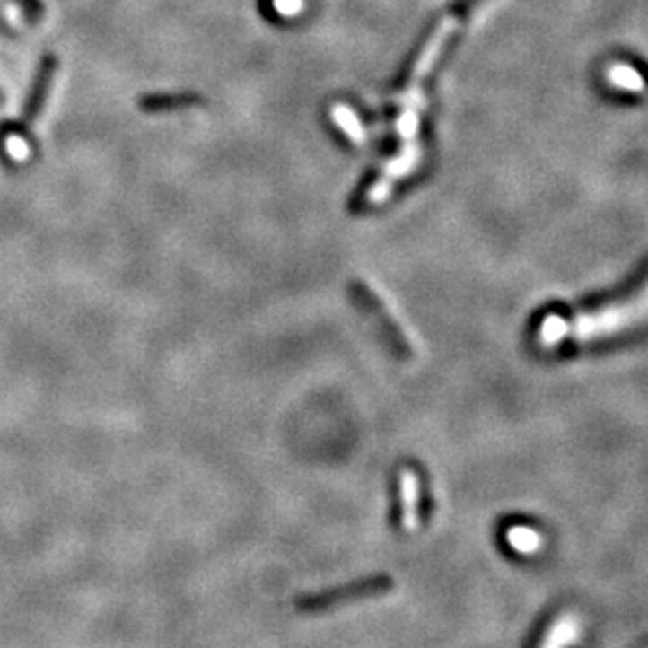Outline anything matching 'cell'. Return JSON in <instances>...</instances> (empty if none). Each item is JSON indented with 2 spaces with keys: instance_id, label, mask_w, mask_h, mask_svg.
Here are the masks:
<instances>
[{
  "instance_id": "6da1fadb",
  "label": "cell",
  "mask_w": 648,
  "mask_h": 648,
  "mask_svg": "<svg viewBox=\"0 0 648 648\" xmlns=\"http://www.w3.org/2000/svg\"><path fill=\"white\" fill-rule=\"evenodd\" d=\"M648 318V276L634 285L623 295L596 303L590 310H579L571 316L547 314L537 328V341L546 347L565 341H596L610 335L629 331Z\"/></svg>"
},
{
  "instance_id": "5b68a950",
  "label": "cell",
  "mask_w": 648,
  "mask_h": 648,
  "mask_svg": "<svg viewBox=\"0 0 648 648\" xmlns=\"http://www.w3.org/2000/svg\"><path fill=\"white\" fill-rule=\"evenodd\" d=\"M137 103L142 112L158 114V112H171V109L205 106V100L198 93H173V95L152 93V95H144Z\"/></svg>"
},
{
  "instance_id": "3957f363",
  "label": "cell",
  "mask_w": 648,
  "mask_h": 648,
  "mask_svg": "<svg viewBox=\"0 0 648 648\" xmlns=\"http://www.w3.org/2000/svg\"><path fill=\"white\" fill-rule=\"evenodd\" d=\"M350 297L354 305H356L369 320L375 322L379 335H381L388 350H392L396 354V358L411 360L415 356V347L411 344V339H408V335L402 331V327L394 318L392 311L388 310L383 299L379 297L369 285L363 283V280H352Z\"/></svg>"
},
{
  "instance_id": "7a4b0ae2",
  "label": "cell",
  "mask_w": 648,
  "mask_h": 648,
  "mask_svg": "<svg viewBox=\"0 0 648 648\" xmlns=\"http://www.w3.org/2000/svg\"><path fill=\"white\" fill-rule=\"evenodd\" d=\"M392 590H394V579L385 573H375V574H366V577L347 581L344 585H335V588L314 591V594L299 596L295 598V602H293V607H295L299 615H324L346 607V604L385 596Z\"/></svg>"
},
{
  "instance_id": "8fae6325",
  "label": "cell",
  "mask_w": 648,
  "mask_h": 648,
  "mask_svg": "<svg viewBox=\"0 0 648 648\" xmlns=\"http://www.w3.org/2000/svg\"><path fill=\"white\" fill-rule=\"evenodd\" d=\"M17 4L22 7L23 17H26L28 23H36L42 17V13H45V4H42L40 0H17Z\"/></svg>"
},
{
  "instance_id": "8992f818",
  "label": "cell",
  "mask_w": 648,
  "mask_h": 648,
  "mask_svg": "<svg viewBox=\"0 0 648 648\" xmlns=\"http://www.w3.org/2000/svg\"><path fill=\"white\" fill-rule=\"evenodd\" d=\"M390 527L396 535L407 533V486L402 474L390 482Z\"/></svg>"
},
{
  "instance_id": "ba28073f",
  "label": "cell",
  "mask_w": 648,
  "mask_h": 648,
  "mask_svg": "<svg viewBox=\"0 0 648 648\" xmlns=\"http://www.w3.org/2000/svg\"><path fill=\"white\" fill-rule=\"evenodd\" d=\"M333 118H335V122H337V127L341 128V131H344L354 144L363 145L366 142L364 128H363V125H360L356 114H354L350 108H347V106H335L333 108Z\"/></svg>"
},
{
  "instance_id": "52a82bcc",
  "label": "cell",
  "mask_w": 648,
  "mask_h": 648,
  "mask_svg": "<svg viewBox=\"0 0 648 648\" xmlns=\"http://www.w3.org/2000/svg\"><path fill=\"white\" fill-rule=\"evenodd\" d=\"M507 543L521 554H535L543 546V537L529 527H513L507 533Z\"/></svg>"
},
{
  "instance_id": "30bf717a",
  "label": "cell",
  "mask_w": 648,
  "mask_h": 648,
  "mask_svg": "<svg viewBox=\"0 0 648 648\" xmlns=\"http://www.w3.org/2000/svg\"><path fill=\"white\" fill-rule=\"evenodd\" d=\"M574 635H577V621L565 619L556 626L552 632H549L546 640V648H562V644L571 642Z\"/></svg>"
},
{
  "instance_id": "277c9868",
  "label": "cell",
  "mask_w": 648,
  "mask_h": 648,
  "mask_svg": "<svg viewBox=\"0 0 648 648\" xmlns=\"http://www.w3.org/2000/svg\"><path fill=\"white\" fill-rule=\"evenodd\" d=\"M59 59L55 53H45L40 57L39 68H36L32 87H30L26 95V103H23L22 118L15 125L0 127V142H7L11 136H28V128L39 120L42 109L47 106L48 93H51L55 74H57Z\"/></svg>"
},
{
  "instance_id": "9c48e42d",
  "label": "cell",
  "mask_w": 648,
  "mask_h": 648,
  "mask_svg": "<svg viewBox=\"0 0 648 648\" xmlns=\"http://www.w3.org/2000/svg\"><path fill=\"white\" fill-rule=\"evenodd\" d=\"M609 78L615 87L626 91H642L646 84L644 78H642L632 66H615V68L609 72Z\"/></svg>"
},
{
  "instance_id": "7c38bea8",
  "label": "cell",
  "mask_w": 648,
  "mask_h": 648,
  "mask_svg": "<svg viewBox=\"0 0 648 648\" xmlns=\"http://www.w3.org/2000/svg\"><path fill=\"white\" fill-rule=\"evenodd\" d=\"M3 101H4V95H3V93H0V106H3Z\"/></svg>"
}]
</instances>
